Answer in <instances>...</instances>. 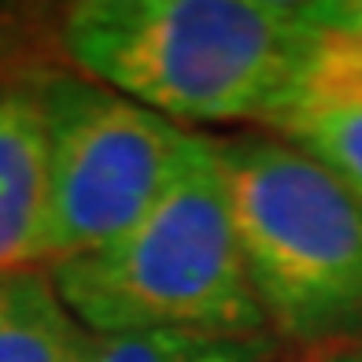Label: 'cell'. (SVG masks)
<instances>
[{
    "instance_id": "1",
    "label": "cell",
    "mask_w": 362,
    "mask_h": 362,
    "mask_svg": "<svg viewBox=\"0 0 362 362\" xmlns=\"http://www.w3.org/2000/svg\"><path fill=\"white\" fill-rule=\"evenodd\" d=\"M67 67L177 126L262 122L300 56L285 0H81L59 8Z\"/></svg>"
},
{
    "instance_id": "2",
    "label": "cell",
    "mask_w": 362,
    "mask_h": 362,
    "mask_svg": "<svg viewBox=\"0 0 362 362\" xmlns=\"http://www.w3.org/2000/svg\"><path fill=\"white\" fill-rule=\"evenodd\" d=\"M48 277L86 333H270L240 259L215 137H200L174 189L137 226L56 262Z\"/></svg>"
},
{
    "instance_id": "3",
    "label": "cell",
    "mask_w": 362,
    "mask_h": 362,
    "mask_svg": "<svg viewBox=\"0 0 362 362\" xmlns=\"http://www.w3.org/2000/svg\"><path fill=\"white\" fill-rule=\"evenodd\" d=\"M229 211L274 340L362 337V204L285 137H215Z\"/></svg>"
},
{
    "instance_id": "4",
    "label": "cell",
    "mask_w": 362,
    "mask_h": 362,
    "mask_svg": "<svg viewBox=\"0 0 362 362\" xmlns=\"http://www.w3.org/2000/svg\"><path fill=\"white\" fill-rule=\"evenodd\" d=\"M52 137L48 270L104 248L174 189L204 134L63 67L41 78Z\"/></svg>"
},
{
    "instance_id": "5",
    "label": "cell",
    "mask_w": 362,
    "mask_h": 362,
    "mask_svg": "<svg viewBox=\"0 0 362 362\" xmlns=\"http://www.w3.org/2000/svg\"><path fill=\"white\" fill-rule=\"evenodd\" d=\"M52 137L41 81L0 86V274L48 270Z\"/></svg>"
},
{
    "instance_id": "6",
    "label": "cell",
    "mask_w": 362,
    "mask_h": 362,
    "mask_svg": "<svg viewBox=\"0 0 362 362\" xmlns=\"http://www.w3.org/2000/svg\"><path fill=\"white\" fill-rule=\"evenodd\" d=\"M355 104H362V0H307L296 71L267 129Z\"/></svg>"
},
{
    "instance_id": "7",
    "label": "cell",
    "mask_w": 362,
    "mask_h": 362,
    "mask_svg": "<svg viewBox=\"0 0 362 362\" xmlns=\"http://www.w3.org/2000/svg\"><path fill=\"white\" fill-rule=\"evenodd\" d=\"M86 329L48 270L0 274V362H81Z\"/></svg>"
},
{
    "instance_id": "8",
    "label": "cell",
    "mask_w": 362,
    "mask_h": 362,
    "mask_svg": "<svg viewBox=\"0 0 362 362\" xmlns=\"http://www.w3.org/2000/svg\"><path fill=\"white\" fill-rule=\"evenodd\" d=\"M67 67L59 45V8L0 4V86L41 81Z\"/></svg>"
},
{
    "instance_id": "9",
    "label": "cell",
    "mask_w": 362,
    "mask_h": 362,
    "mask_svg": "<svg viewBox=\"0 0 362 362\" xmlns=\"http://www.w3.org/2000/svg\"><path fill=\"white\" fill-rule=\"evenodd\" d=\"M274 134H281L318 167H325L362 204V104L303 115L277 126Z\"/></svg>"
},
{
    "instance_id": "10",
    "label": "cell",
    "mask_w": 362,
    "mask_h": 362,
    "mask_svg": "<svg viewBox=\"0 0 362 362\" xmlns=\"http://www.w3.org/2000/svg\"><path fill=\"white\" fill-rule=\"evenodd\" d=\"M226 340L229 337L222 333H196V329L86 333L81 362H207Z\"/></svg>"
},
{
    "instance_id": "11",
    "label": "cell",
    "mask_w": 362,
    "mask_h": 362,
    "mask_svg": "<svg viewBox=\"0 0 362 362\" xmlns=\"http://www.w3.org/2000/svg\"><path fill=\"white\" fill-rule=\"evenodd\" d=\"M274 337H229L207 362H274Z\"/></svg>"
},
{
    "instance_id": "12",
    "label": "cell",
    "mask_w": 362,
    "mask_h": 362,
    "mask_svg": "<svg viewBox=\"0 0 362 362\" xmlns=\"http://www.w3.org/2000/svg\"><path fill=\"white\" fill-rule=\"evenodd\" d=\"M315 362H362V337L344 340V344H337V348H325Z\"/></svg>"
}]
</instances>
